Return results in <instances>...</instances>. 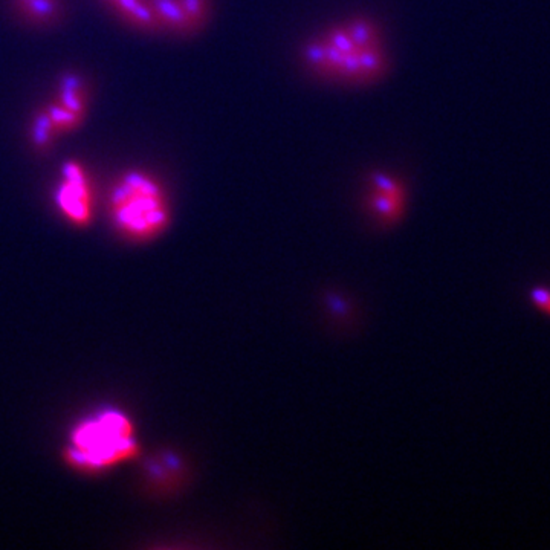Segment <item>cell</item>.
Returning <instances> with one entry per match:
<instances>
[{"mask_svg": "<svg viewBox=\"0 0 550 550\" xmlns=\"http://www.w3.org/2000/svg\"><path fill=\"white\" fill-rule=\"evenodd\" d=\"M89 84L81 74L69 70L58 78L54 98L44 104L58 136L75 133L88 118L89 112Z\"/></svg>", "mask_w": 550, "mask_h": 550, "instance_id": "5b68a950", "label": "cell"}, {"mask_svg": "<svg viewBox=\"0 0 550 550\" xmlns=\"http://www.w3.org/2000/svg\"><path fill=\"white\" fill-rule=\"evenodd\" d=\"M527 298L536 311L550 317V287L545 285H535L529 289Z\"/></svg>", "mask_w": 550, "mask_h": 550, "instance_id": "8fae6325", "label": "cell"}, {"mask_svg": "<svg viewBox=\"0 0 550 550\" xmlns=\"http://www.w3.org/2000/svg\"><path fill=\"white\" fill-rule=\"evenodd\" d=\"M58 211L72 225L86 226L94 218L95 196L89 170L83 162L68 159L62 163L54 188Z\"/></svg>", "mask_w": 550, "mask_h": 550, "instance_id": "277c9868", "label": "cell"}, {"mask_svg": "<svg viewBox=\"0 0 550 550\" xmlns=\"http://www.w3.org/2000/svg\"><path fill=\"white\" fill-rule=\"evenodd\" d=\"M301 62L319 80L352 88L376 84L391 68L384 31L365 16L321 29L301 48Z\"/></svg>", "mask_w": 550, "mask_h": 550, "instance_id": "6da1fadb", "label": "cell"}, {"mask_svg": "<svg viewBox=\"0 0 550 550\" xmlns=\"http://www.w3.org/2000/svg\"><path fill=\"white\" fill-rule=\"evenodd\" d=\"M136 449L132 422L120 411H103L81 422L70 437L72 462L89 469L122 462Z\"/></svg>", "mask_w": 550, "mask_h": 550, "instance_id": "3957f363", "label": "cell"}, {"mask_svg": "<svg viewBox=\"0 0 550 550\" xmlns=\"http://www.w3.org/2000/svg\"><path fill=\"white\" fill-rule=\"evenodd\" d=\"M109 213L126 237H158L172 222V200L158 176L144 168H129L116 176L109 189Z\"/></svg>", "mask_w": 550, "mask_h": 550, "instance_id": "7a4b0ae2", "label": "cell"}, {"mask_svg": "<svg viewBox=\"0 0 550 550\" xmlns=\"http://www.w3.org/2000/svg\"><path fill=\"white\" fill-rule=\"evenodd\" d=\"M12 8L26 23L52 26L64 14L63 0H12Z\"/></svg>", "mask_w": 550, "mask_h": 550, "instance_id": "9c48e42d", "label": "cell"}, {"mask_svg": "<svg viewBox=\"0 0 550 550\" xmlns=\"http://www.w3.org/2000/svg\"><path fill=\"white\" fill-rule=\"evenodd\" d=\"M408 204V189L397 174L387 170H375L365 185V205L378 222L396 224L404 218Z\"/></svg>", "mask_w": 550, "mask_h": 550, "instance_id": "8992f818", "label": "cell"}, {"mask_svg": "<svg viewBox=\"0 0 550 550\" xmlns=\"http://www.w3.org/2000/svg\"><path fill=\"white\" fill-rule=\"evenodd\" d=\"M121 21L142 32H161L148 0H106Z\"/></svg>", "mask_w": 550, "mask_h": 550, "instance_id": "ba28073f", "label": "cell"}, {"mask_svg": "<svg viewBox=\"0 0 550 550\" xmlns=\"http://www.w3.org/2000/svg\"><path fill=\"white\" fill-rule=\"evenodd\" d=\"M159 31L176 37H193L211 17V0H148Z\"/></svg>", "mask_w": 550, "mask_h": 550, "instance_id": "52a82bcc", "label": "cell"}, {"mask_svg": "<svg viewBox=\"0 0 550 550\" xmlns=\"http://www.w3.org/2000/svg\"><path fill=\"white\" fill-rule=\"evenodd\" d=\"M58 133L44 106L37 109L29 122V142L38 153H48L58 140Z\"/></svg>", "mask_w": 550, "mask_h": 550, "instance_id": "30bf717a", "label": "cell"}]
</instances>
